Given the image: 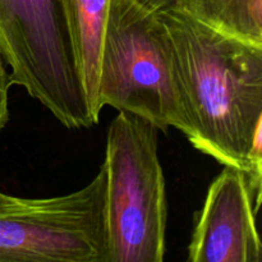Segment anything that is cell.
<instances>
[{
	"instance_id": "cell-1",
	"label": "cell",
	"mask_w": 262,
	"mask_h": 262,
	"mask_svg": "<svg viewBox=\"0 0 262 262\" xmlns=\"http://www.w3.org/2000/svg\"><path fill=\"white\" fill-rule=\"evenodd\" d=\"M173 46L179 91L196 150L245 171L262 128V46L178 12H158Z\"/></svg>"
},
{
	"instance_id": "cell-2",
	"label": "cell",
	"mask_w": 262,
	"mask_h": 262,
	"mask_svg": "<svg viewBox=\"0 0 262 262\" xmlns=\"http://www.w3.org/2000/svg\"><path fill=\"white\" fill-rule=\"evenodd\" d=\"M97 100L101 110L109 105L188 135L170 36L159 13L137 0H110Z\"/></svg>"
},
{
	"instance_id": "cell-3",
	"label": "cell",
	"mask_w": 262,
	"mask_h": 262,
	"mask_svg": "<svg viewBox=\"0 0 262 262\" xmlns=\"http://www.w3.org/2000/svg\"><path fill=\"white\" fill-rule=\"evenodd\" d=\"M158 133L150 122L125 112L107 128L106 262L164 260L168 205Z\"/></svg>"
},
{
	"instance_id": "cell-4",
	"label": "cell",
	"mask_w": 262,
	"mask_h": 262,
	"mask_svg": "<svg viewBox=\"0 0 262 262\" xmlns=\"http://www.w3.org/2000/svg\"><path fill=\"white\" fill-rule=\"evenodd\" d=\"M106 171L63 196L0 192V262H106Z\"/></svg>"
},
{
	"instance_id": "cell-5",
	"label": "cell",
	"mask_w": 262,
	"mask_h": 262,
	"mask_svg": "<svg viewBox=\"0 0 262 262\" xmlns=\"http://www.w3.org/2000/svg\"><path fill=\"white\" fill-rule=\"evenodd\" d=\"M0 54L13 84L53 114L84 97L59 0H0Z\"/></svg>"
},
{
	"instance_id": "cell-6",
	"label": "cell",
	"mask_w": 262,
	"mask_h": 262,
	"mask_svg": "<svg viewBox=\"0 0 262 262\" xmlns=\"http://www.w3.org/2000/svg\"><path fill=\"white\" fill-rule=\"evenodd\" d=\"M245 171L234 166L212 181L188 246L192 262H261L262 243Z\"/></svg>"
},
{
	"instance_id": "cell-7",
	"label": "cell",
	"mask_w": 262,
	"mask_h": 262,
	"mask_svg": "<svg viewBox=\"0 0 262 262\" xmlns=\"http://www.w3.org/2000/svg\"><path fill=\"white\" fill-rule=\"evenodd\" d=\"M77 71L86 95L90 114L99 123L101 109L97 100L100 60L110 0H59Z\"/></svg>"
},
{
	"instance_id": "cell-8",
	"label": "cell",
	"mask_w": 262,
	"mask_h": 262,
	"mask_svg": "<svg viewBox=\"0 0 262 262\" xmlns=\"http://www.w3.org/2000/svg\"><path fill=\"white\" fill-rule=\"evenodd\" d=\"M205 25L262 46V0H209Z\"/></svg>"
},
{
	"instance_id": "cell-9",
	"label": "cell",
	"mask_w": 262,
	"mask_h": 262,
	"mask_svg": "<svg viewBox=\"0 0 262 262\" xmlns=\"http://www.w3.org/2000/svg\"><path fill=\"white\" fill-rule=\"evenodd\" d=\"M137 2L155 12L170 10V12L183 13L202 23L206 22L209 0H137Z\"/></svg>"
},
{
	"instance_id": "cell-10",
	"label": "cell",
	"mask_w": 262,
	"mask_h": 262,
	"mask_svg": "<svg viewBox=\"0 0 262 262\" xmlns=\"http://www.w3.org/2000/svg\"><path fill=\"white\" fill-rule=\"evenodd\" d=\"M10 73L7 69L4 59L0 54V133L7 125L9 119V109H8V100H9V89L12 86Z\"/></svg>"
}]
</instances>
